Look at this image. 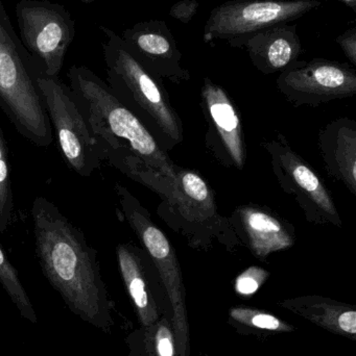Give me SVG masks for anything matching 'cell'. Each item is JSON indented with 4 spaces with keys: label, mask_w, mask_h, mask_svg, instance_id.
I'll return each mask as SVG.
<instances>
[{
    "label": "cell",
    "mask_w": 356,
    "mask_h": 356,
    "mask_svg": "<svg viewBox=\"0 0 356 356\" xmlns=\"http://www.w3.org/2000/svg\"><path fill=\"white\" fill-rule=\"evenodd\" d=\"M121 213L158 273L171 305V325L180 356H190L189 322L181 265L167 234L154 223L150 211L121 184H116Z\"/></svg>",
    "instance_id": "obj_6"
},
{
    "label": "cell",
    "mask_w": 356,
    "mask_h": 356,
    "mask_svg": "<svg viewBox=\"0 0 356 356\" xmlns=\"http://www.w3.org/2000/svg\"><path fill=\"white\" fill-rule=\"evenodd\" d=\"M319 149L330 177L356 195V121L347 117L320 129Z\"/></svg>",
    "instance_id": "obj_17"
},
{
    "label": "cell",
    "mask_w": 356,
    "mask_h": 356,
    "mask_svg": "<svg viewBox=\"0 0 356 356\" xmlns=\"http://www.w3.org/2000/svg\"><path fill=\"white\" fill-rule=\"evenodd\" d=\"M119 35L139 62L161 81L181 85L192 79L189 70L182 66L183 56L165 21H141Z\"/></svg>",
    "instance_id": "obj_13"
},
{
    "label": "cell",
    "mask_w": 356,
    "mask_h": 356,
    "mask_svg": "<svg viewBox=\"0 0 356 356\" xmlns=\"http://www.w3.org/2000/svg\"><path fill=\"white\" fill-rule=\"evenodd\" d=\"M40 69L0 0V106L23 138L46 147L54 142V131L38 88Z\"/></svg>",
    "instance_id": "obj_4"
},
{
    "label": "cell",
    "mask_w": 356,
    "mask_h": 356,
    "mask_svg": "<svg viewBox=\"0 0 356 356\" xmlns=\"http://www.w3.org/2000/svg\"><path fill=\"white\" fill-rule=\"evenodd\" d=\"M129 356H180L171 316L167 313L150 326H140L125 338Z\"/></svg>",
    "instance_id": "obj_20"
},
{
    "label": "cell",
    "mask_w": 356,
    "mask_h": 356,
    "mask_svg": "<svg viewBox=\"0 0 356 356\" xmlns=\"http://www.w3.org/2000/svg\"><path fill=\"white\" fill-rule=\"evenodd\" d=\"M280 93L295 106H319L356 94V71L348 63L315 58L280 72Z\"/></svg>",
    "instance_id": "obj_11"
},
{
    "label": "cell",
    "mask_w": 356,
    "mask_h": 356,
    "mask_svg": "<svg viewBox=\"0 0 356 356\" xmlns=\"http://www.w3.org/2000/svg\"><path fill=\"white\" fill-rule=\"evenodd\" d=\"M20 40L44 74L58 77L77 35L75 21L62 4L20 0L16 6Z\"/></svg>",
    "instance_id": "obj_10"
},
{
    "label": "cell",
    "mask_w": 356,
    "mask_h": 356,
    "mask_svg": "<svg viewBox=\"0 0 356 356\" xmlns=\"http://www.w3.org/2000/svg\"><path fill=\"white\" fill-rule=\"evenodd\" d=\"M269 154L272 170L280 188L292 196L302 209L305 219L317 225L343 226L332 194L309 162L288 143L282 134L261 142Z\"/></svg>",
    "instance_id": "obj_9"
},
{
    "label": "cell",
    "mask_w": 356,
    "mask_h": 356,
    "mask_svg": "<svg viewBox=\"0 0 356 356\" xmlns=\"http://www.w3.org/2000/svg\"><path fill=\"white\" fill-rule=\"evenodd\" d=\"M336 43L342 48L345 56L356 66V29L351 27L336 39Z\"/></svg>",
    "instance_id": "obj_26"
},
{
    "label": "cell",
    "mask_w": 356,
    "mask_h": 356,
    "mask_svg": "<svg viewBox=\"0 0 356 356\" xmlns=\"http://www.w3.org/2000/svg\"><path fill=\"white\" fill-rule=\"evenodd\" d=\"M338 1L343 2L346 4L347 6L351 8V10H356V0H338Z\"/></svg>",
    "instance_id": "obj_27"
},
{
    "label": "cell",
    "mask_w": 356,
    "mask_h": 356,
    "mask_svg": "<svg viewBox=\"0 0 356 356\" xmlns=\"http://www.w3.org/2000/svg\"><path fill=\"white\" fill-rule=\"evenodd\" d=\"M107 81L113 93L133 112L167 152L184 140L183 123L171 104L163 81L155 76L118 33L100 25Z\"/></svg>",
    "instance_id": "obj_2"
},
{
    "label": "cell",
    "mask_w": 356,
    "mask_h": 356,
    "mask_svg": "<svg viewBox=\"0 0 356 356\" xmlns=\"http://www.w3.org/2000/svg\"><path fill=\"white\" fill-rule=\"evenodd\" d=\"M199 8L200 2L198 0H180L171 6L169 15L184 24H189L198 13Z\"/></svg>",
    "instance_id": "obj_25"
},
{
    "label": "cell",
    "mask_w": 356,
    "mask_h": 356,
    "mask_svg": "<svg viewBox=\"0 0 356 356\" xmlns=\"http://www.w3.org/2000/svg\"><path fill=\"white\" fill-rule=\"evenodd\" d=\"M14 217V196H13L8 149L3 133L0 129V234L6 232Z\"/></svg>",
    "instance_id": "obj_23"
},
{
    "label": "cell",
    "mask_w": 356,
    "mask_h": 356,
    "mask_svg": "<svg viewBox=\"0 0 356 356\" xmlns=\"http://www.w3.org/2000/svg\"><path fill=\"white\" fill-rule=\"evenodd\" d=\"M280 307L330 334L356 341L355 305L328 297L305 295L284 299Z\"/></svg>",
    "instance_id": "obj_18"
},
{
    "label": "cell",
    "mask_w": 356,
    "mask_h": 356,
    "mask_svg": "<svg viewBox=\"0 0 356 356\" xmlns=\"http://www.w3.org/2000/svg\"><path fill=\"white\" fill-rule=\"evenodd\" d=\"M297 356H302V355H297Z\"/></svg>",
    "instance_id": "obj_28"
},
{
    "label": "cell",
    "mask_w": 356,
    "mask_h": 356,
    "mask_svg": "<svg viewBox=\"0 0 356 356\" xmlns=\"http://www.w3.org/2000/svg\"><path fill=\"white\" fill-rule=\"evenodd\" d=\"M297 24L279 23L251 35L242 47L246 48L253 65L263 74L282 71L298 62L302 44Z\"/></svg>",
    "instance_id": "obj_16"
},
{
    "label": "cell",
    "mask_w": 356,
    "mask_h": 356,
    "mask_svg": "<svg viewBox=\"0 0 356 356\" xmlns=\"http://www.w3.org/2000/svg\"><path fill=\"white\" fill-rule=\"evenodd\" d=\"M67 79L79 108L102 145L125 146L155 170L173 179L177 165L106 81L85 66L70 67Z\"/></svg>",
    "instance_id": "obj_3"
},
{
    "label": "cell",
    "mask_w": 356,
    "mask_h": 356,
    "mask_svg": "<svg viewBox=\"0 0 356 356\" xmlns=\"http://www.w3.org/2000/svg\"><path fill=\"white\" fill-rule=\"evenodd\" d=\"M228 323L240 334L267 338L275 334H292L296 327L274 314L255 307L238 305L228 311Z\"/></svg>",
    "instance_id": "obj_21"
},
{
    "label": "cell",
    "mask_w": 356,
    "mask_h": 356,
    "mask_svg": "<svg viewBox=\"0 0 356 356\" xmlns=\"http://www.w3.org/2000/svg\"><path fill=\"white\" fill-rule=\"evenodd\" d=\"M270 273L261 267L248 268L236 277L234 288L240 296L249 297L254 295L267 282Z\"/></svg>",
    "instance_id": "obj_24"
},
{
    "label": "cell",
    "mask_w": 356,
    "mask_h": 356,
    "mask_svg": "<svg viewBox=\"0 0 356 356\" xmlns=\"http://www.w3.org/2000/svg\"><path fill=\"white\" fill-rule=\"evenodd\" d=\"M117 264L125 291L133 305L140 326L160 319V280L146 251L132 243L116 246Z\"/></svg>",
    "instance_id": "obj_15"
},
{
    "label": "cell",
    "mask_w": 356,
    "mask_h": 356,
    "mask_svg": "<svg viewBox=\"0 0 356 356\" xmlns=\"http://www.w3.org/2000/svg\"><path fill=\"white\" fill-rule=\"evenodd\" d=\"M240 246L259 259L288 250L296 242V229L269 207L247 203L236 207L229 218Z\"/></svg>",
    "instance_id": "obj_14"
},
{
    "label": "cell",
    "mask_w": 356,
    "mask_h": 356,
    "mask_svg": "<svg viewBox=\"0 0 356 356\" xmlns=\"http://www.w3.org/2000/svg\"><path fill=\"white\" fill-rule=\"evenodd\" d=\"M37 83L65 163L79 177H90L106 159L72 91L59 77L48 76L41 69Z\"/></svg>",
    "instance_id": "obj_7"
},
{
    "label": "cell",
    "mask_w": 356,
    "mask_h": 356,
    "mask_svg": "<svg viewBox=\"0 0 356 356\" xmlns=\"http://www.w3.org/2000/svg\"><path fill=\"white\" fill-rule=\"evenodd\" d=\"M105 159L134 181L156 193L162 201L171 200L175 192L173 179L161 175L125 146L102 145Z\"/></svg>",
    "instance_id": "obj_19"
},
{
    "label": "cell",
    "mask_w": 356,
    "mask_h": 356,
    "mask_svg": "<svg viewBox=\"0 0 356 356\" xmlns=\"http://www.w3.org/2000/svg\"><path fill=\"white\" fill-rule=\"evenodd\" d=\"M175 192L169 201H161L158 215L187 245L208 250L215 244L228 251L240 247L229 218L221 215L215 193L196 171L176 167Z\"/></svg>",
    "instance_id": "obj_5"
},
{
    "label": "cell",
    "mask_w": 356,
    "mask_h": 356,
    "mask_svg": "<svg viewBox=\"0 0 356 356\" xmlns=\"http://www.w3.org/2000/svg\"><path fill=\"white\" fill-rule=\"evenodd\" d=\"M201 106L207 124L206 147L223 166L242 170L247 162L246 142L240 113L233 99L224 88L204 77Z\"/></svg>",
    "instance_id": "obj_12"
},
{
    "label": "cell",
    "mask_w": 356,
    "mask_h": 356,
    "mask_svg": "<svg viewBox=\"0 0 356 356\" xmlns=\"http://www.w3.org/2000/svg\"><path fill=\"white\" fill-rule=\"evenodd\" d=\"M321 6L319 0H228L211 10L203 41L213 45L223 40L231 47L242 48L254 33L298 20Z\"/></svg>",
    "instance_id": "obj_8"
},
{
    "label": "cell",
    "mask_w": 356,
    "mask_h": 356,
    "mask_svg": "<svg viewBox=\"0 0 356 356\" xmlns=\"http://www.w3.org/2000/svg\"><path fill=\"white\" fill-rule=\"evenodd\" d=\"M0 284L8 294V298L18 309L21 317L31 324L38 323V316L35 307L29 299L26 290L19 277L18 271L12 265L10 259L0 244Z\"/></svg>",
    "instance_id": "obj_22"
},
{
    "label": "cell",
    "mask_w": 356,
    "mask_h": 356,
    "mask_svg": "<svg viewBox=\"0 0 356 356\" xmlns=\"http://www.w3.org/2000/svg\"><path fill=\"white\" fill-rule=\"evenodd\" d=\"M31 218L36 255L50 286L75 316L111 332L114 305L102 280L98 251L48 199L33 200Z\"/></svg>",
    "instance_id": "obj_1"
}]
</instances>
